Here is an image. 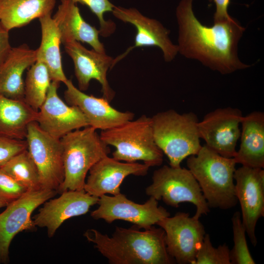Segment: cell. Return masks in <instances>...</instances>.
<instances>
[{
	"instance_id": "cell-1",
	"label": "cell",
	"mask_w": 264,
	"mask_h": 264,
	"mask_svg": "<svg viewBox=\"0 0 264 264\" xmlns=\"http://www.w3.org/2000/svg\"><path fill=\"white\" fill-rule=\"evenodd\" d=\"M193 0H181L176 9L178 52L222 74L251 67L238 56V44L245 28L232 17L214 22L210 26L202 24L194 13Z\"/></svg>"
},
{
	"instance_id": "cell-2",
	"label": "cell",
	"mask_w": 264,
	"mask_h": 264,
	"mask_svg": "<svg viewBox=\"0 0 264 264\" xmlns=\"http://www.w3.org/2000/svg\"><path fill=\"white\" fill-rule=\"evenodd\" d=\"M111 264H171L175 262L169 254L165 234L154 226L139 231L116 226L111 237L94 229L84 234Z\"/></svg>"
},
{
	"instance_id": "cell-3",
	"label": "cell",
	"mask_w": 264,
	"mask_h": 264,
	"mask_svg": "<svg viewBox=\"0 0 264 264\" xmlns=\"http://www.w3.org/2000/svg\"><path fill=\"white\" fill-rule=\"evenodd\" d=\"M236 164L233 158L222 156L205 145L197 154L188 157V169L198 181L209 208L226 210L238 203L234 182Z\"/></svg>"
},
{
	"instance_id": "cell-4",
	"label": "cell",
	"mask_w": 264,
	"mask_h": 264,
	"mask_svg": "<svg viewBox=\"0 0 264 264\" xmlns=\"http://www.w3.org/2000/svg\"><path fill=\"white\" fill-rule=\"evenodd\" d=\"M151 119L155 142L167 156L170 166L181 167L185 158L197 154L201 149L199 121L194 112L180 114L169 110L157 113Z\"/></svg>"
},
{
	"instance_id": "cell-5",
	"label": "cell",
	"mask_w": 264,
	"mask_h": 264,
	"mask_svg": "<svg viewBox=\"0 0 264 264\" xmlns=\"http://www.w3.org/2000/svg\"><path fill=\"white\" fill-rule=\"evenodd\" d=\"M60 139L63 147L65 176L57 193L83 190L90 169L108 155L110 148L96 130L90 126L72 131Z\"/></svg>"
},
{
	"instance_id": "cell-6",
	"label": "cell",
	"mask_w": 264,
	"mask_h": 264,
	"mask_svg": "<svg viewBox=\"0 0 264 264\" xmlns=\"http://www.w3.org/2000/svg\"><path fill=\"white\" fill-rule=\"evenodd\" d=\"M100 136L106 144L115 147L112 157L117 160H140L150 167L163 162L164 154L155 142L151 117L145 115L102 131Z\"/></svg>"
},
{
	"instance_id": "cell-7",
	"label": "cell",
	"mask_w": 264,
	"mask_h": 264,
	"mask_svg": "<svg viewBox=\"0 0 264 264\" xmlns=\"http://www.w3.org/2000/svg\"><path fill=\"white\" fill-rule=\"evenodd\" d=\"M152 180L146 188L148 196L175 208L182 202L191 203L196 207L193 217L197 219L210 212L199 185L189 169L164 165L154 171Z\"/></svg>"
},
{
	"instance_id": "cell-8",
	"label": "cell",
	"mask_w": 264,
	"mask_h": 264,
	"mask_svg": "<svg viewBox=\"0 0 264 264\" xmlns=\"http://www.w3.org/2000/svg\"><path fill=\"white\" fill-rule=\"evenodd\" d=\"M27 150L38 170L42 189L57 190L64 179L63 147L54 138L33 122L27 127Z\"/></svg>"
},
{
	"instance_id": "cell-9",
	"label": "cell",
	"mask_w": 264,
	"mask_h": 264,
	"mask_svg": "<svg viewBox=\"0 0 264 264\" xmlns=\"http://www.w3.org/2000/svg\"><path fill=\"white\" fill-rule=\"evenodd\" d=\"M57 194L47 189L28 191L6 206L0 214V263L9 262L10 245L17 234L36 229L31 218L33 211Z\"/></svg>"
},
{
	"instance_id": "cell-10",
	"label": "cell",
	"mask_w": 264,
	"mask_h": 264,
	"mask_svg": "<svg viewBox=\"0 0 264 264\" xmlns=\"http://www.w3.org/2000/svg\"><path fill=\"white\" fill-rule=\"evenodd\" d=\"M97 204L98 207L90 213L93 219H102L108 223L123 220L144 229L170 215L165 208L158 206V200L152 197L144 203L139 204L121 193L112 196L104 195L99 198Z\"/></svg>"
},
{
	"instance_id": "cell-11",
	"label": "cell",
	"mask_w": 264,
	"mask_h": 264,
	"mask_svg": "<svg viewBox=\"0 0 264 264\" xmlns=\"http://www.w3.org/2000/svg\"><path fill=\"white\" fill-rule=\"evenodd\" d=\"M165 234L170 256L178 264H195L197 252L206 234L199 219L189 214L178 212L166 217L156 224Z\"/></svg>"
},
{
	"instance_id": "cell-12",
	"label": "cell",
	"mask_w": 264,
	"mask_h": 264,
	"mask_svg": "<svg viewBox=\"0 0 264 264\" xmlns=\"http://www.w3.org/2000/svg\"><path fill=\"white\" fill-rule=\"evenodd\" d=\"M242 117L237 108L227 107L212 111L198 123L199 137L209 149L222 156L233 158L240 138Z\"/></svg>"
},
{
	"instance_id": "cell-13",
	"label": "cell",
	"mask_w": 264,
	"mask_h": 264,
	"mask_svg": "<svg viewBox=\"0 0 264 264\" xmlns=\"http://www.w3.org/2000/svg\"><path fill=\"white\" fill-rule=\"evenodd\" d=\"M112 14L124 22L132 24L136 29L133 45L113 59V66L137 47L156 46L163 53L164 61H172L178 53L177 45L171 40L170 31L158 21L143 15L135 8L114 6Z\"/></svg>"
},
{
	"instance_id": "cell-14",
	"label": "cell",
	"mask_w": 264,
	"mask_h": 264,
	"mask_svg": "<svg viewBox=\"0 0 264 264\" xmlns=\"http://www.w3.org/2000/svg\"><path fill=\"white\" fill-rule=\"evenodd\" d=\"M234 179L242 220L252 244L255 246L256 224L264 216V170L242 165L236 169Z\"/></svg>"
},
{
	"instance_id": "cell-15",
	"label": "cell",
	"mask_w": 264,
	"mask_h": 264,
	"mask_svg": "<svg viewBox=\"0 0 264 264\" xmlns=\"http://www.w3.org/2000/svg\"><path fill=\"white\" fill-rule=\"evenodd\" d=\"M59 84L51 81L36 122L46 133L60 139L72 131L89 126V124L78 107L68 105L60 98L57 92Z\"/></svg>"
},
{
	"instance_id": "cell-16",
	"label": "cell",
	"mask_w": 264,
	"mask_h": 264,
	"mask_svg": "<svg viewBox=\"0 0 264 264\" xmlns=\"http://www.w3.org/2000/svg\"><path fill=\"white\" fill-rule=\"evenodd\" d=\"M66 53L71 58L79 89L87 90L91 80H97L101 85L103 97L110 102L115 96L107 79V73L113 66V59L106 53L93 49L89 50L77 41L64 44Z\"/></svg>"
},
{
	"instance_id": "cell-17",
	"label": "cell",
	"mask_w": 264,
	"mask_h": 264,
	"mask_svg": "<svg viewBox=\"0 0 264 264\" xmlns=\"http://www.w3.org/2000/svg\"><path fill=\"white\" fill-rule=\"evenodd\" d=\"M60 194L57 198L46 201L33 217L36 226L46 228L49 238L54 235L66 220L87 213L99 199L84 190H67Z\"/></svg>"
},
{
	"instance_id": "cell-18",
	"label": "cell",
	"mask_w": 264,
	"mask_h": 264,
	"mask_svg": "<svg viewBox=\"0 0 264 264\" xmlns=\"http://www.w3.org/2000/svg\"><path fill=\"white\" fill-rule=\"evenodd\" d=\"M149 168L144 163L122 162L107 155L90 169L84 190L98 198L107 194L118 195L120 193V186L127 176H144Z\"/></svg>"
},
{
	"instance_id": "cell-19",
	"label": "cell",
	"mask_w": 264,
	"mask_h": 264,
	"mask_svg": "<svg viewBox=\"0 0 264 264\" xmlns=\"http://www.w3.org/2000/svg\"><path fill=\"white\" fill-rule=\"evenodd\" d=\"M64 97L69 105L78 107L88 121L89 126L105 131L132 120L134 113L120 111L113 108L106 98L88 95L77 88L71 80L65 84Z\"/></svg>"
},
{
	"instance_id": "cell-20",
	"label": "cell",
	"mask_w": 264,
	"mask_h": 264,
	"mask_svg": "<svg viewBox=\"0 0 264 264\" xmlns=\"http://www.w3.org/2000/svg\"><path fill=\"white\" fill-rule=\"evenodd\" d=\"M60 2L52 18L59 31L61 43H85L95 50L106 53L104 45L99 38V30L86 22L77 4L71 0H60Z\"/></svg>"
},
{
	"instance_id": "cell-21",
	"label": "cell",
	"mask_w": 264,
	"mask_h": 264,
	"mask_svg": "<svg viewBox=\"0 0 264 264\" xmlns=\"http://www.w3.org/2000/svg\"><path fill=\"white\" fill-rule=\"evenodd\" d=\"M36 62V50L26 44L12 47L6 59L0 64V95L24 100L23 74Z\"/></svg>"
},
{
	"instance_id": "cell-22",
	"label": "cell",
	"mask_w": 264,
	"mask_h": 264,
	"mask_svg": "<svg viewBox=\"0 0 264 264\" xmlns=\"http://www.w3.org/2000/svg\"><path fill=\"white\" fill-rule=\"evenodd\" d=\"M240 148L234 156L236 163L264 168V113L255 111L242 117Z\"/></svg>"
},
{
	"instance_id": "cell-23",
	"label": "cell",
	"mask_w": 264,
	"mask_h": 264,
	"mask_svg": "<svg viewBox=\"0 0 264 264\" xmlns=\"http://www.w3.org/2000/svg\"><path fill=\"white\" fill-rule=\"evenodd\" d=\"M39 20L42 38L40 46L36 49V61L45 66L52 81L65 84L68 79L63 69L58 29L51 14L41 17Z\"/></svg>"
},
{
	"instance_id": "cell-24",
	"label": "cell",
	"mask_w": 264,
	"mask_h": 264,
	"mask_svg": "<svg viewBox=\"0 0 264 264\" xmlns=\"http://www.w3.org/2000/svg\"><path fill=\"white\" fill-rule=\"evenodd\" d=\"M38 111L24 100L0 95V135L25 140L29 124L36 121Z\"/></svg>"
},
{
	"instance_id": "cell-25",
	"label": "cell",
	"mask_w": 264,
	"mask_h": 264,
	"mask_svg": "<svg viewBox=\"0 0 264 264\" xmlns=\"http://www.w3.org/2000/svg\"><path fill=\"white\" fill-rule=\"evenodd\" d=\"M56 0H0V22L8 31L51 14Z\"/></svg>"
},
{
	"instance_id": "cell-26",
	"label": "cell",
	"mask_w": 264,
	"mask_h": 264,
	"mask_svg": "<svg viewBox=\"0 0 264 264\" xmlns=\"http://www.w3.org/2000/svg\"><path fill=\"white\" fill-rule=\"evenodd\" d=\"M0 170L28 191L42 189L38 170L27 149L13 156Z\"/></svg>"
},
{
	"instance_id": "cell-27",
	"label": "cell",
	"mask_w": 264,
	"mask_h": 264,
	"mask_svg": "<svg viewBox=\"0 0 264 264\" xmlns=\"http://www.w3.org/2000/svg\"><path fill=\"white\" fill-rule=\"evenodd\" d=\"M51 81L45 66L36 61L29 68L24 81V101L38 111L46 98Z\"/></svg>"
},
{
	"instance_id": "cell-28",
	"label": "cell",
	"mask_w": 264,
	"mask_h": 264,
	"mask_svg": "<svg viewBox=\"0 0 264 264\" xmlns=\"http://www.w3.org/2000/svg\"><path fill=\"white\" fill-rule=\"evenodd\" d=\"M234 245L230 250L231 264H255L249 251L246 239V230L239 211L235 212L231 218Z\"/></svg>"
},
{
	"instance_id": "cell-29",
	"label": "cell",
	"mask_w": 264,
	"mask_h": 264,
	"mask_svg": "<svg viewBox=\"0 0 264 264\" xmlns=\"http://www.w3.org/2000/svg\"><path fill=\"white\" fill-rule=\"evenodd\" d=\"M229 253L226 243L215 247L209 235L205 234L197 252L195 264H231Z\"/></svg>"
},
{
	"instance_id": "cell-30",
	"label": "cell",
	"mask_w": 264,
	"mask_h": 264,
	"mask_svg": "<svg viewBox=\"0 0 264 264\" xmlns=\"http://www.w3.org/2000/svg\"><path fill=\"white\" fill-rule=\"evenodd\" d=\"M73 2L81 3L87 6L98 18L100 28V35L108 37L111 35L116 29L115 24L111 21L104 19V14L111 12L114 7L109 0H71Z\"/></svg>"
},
{
	"instance_id": "cell-31",
	"label": "cell",
	"mask_w": 264,
	"mask_h": 264,
	"mask_svg": "<svg viewBox=\"0 0 264 264\" xmlns=\"http://www.w3.org/2000/svg\"><path fill=\"white\" fill-rule=\"evenodd\" d=\"M28 190L0 170V199L7 204Z\"/></svg>"
},
{
	"instance_id": "cell-32",
	"label": "cell",
	"mask_w": 264,
	"mask_h": 264,
	"mask_svg": "<svg viewBox=\"0 0 264 264\" xmlns=\"http://www.w3.org/2000/svg\"><path fill=\"white\" fill-rule=\"evenodd\" d=\"M27 149L25 139L18 140L0 135V166L16 154Z\"/></svg>"
},
{
	"instance_id": "cell-33",
	"label": "cell",
	"mask_w": 264,
	"mask_h": 264,
	"mask_svg": "<svg viewBox=\"0 0 264 264\" xmlns=\"http://www.w3.org/2000/svg\"><path fill=\"white\" fill-rule=\"evenodd\" d=\"M9 32L0 22V64L6 59L12 48Z\"/></svg>"
},
{
	"instance_id": "cell-34",
	"label": "cell",
	"mask_w": 264,
	"mask_h": 264,
	"mask_svg": "<svg viewBox=\"0 0 264 264\" xmlns=\"http://www.w3.org/2000/svg\"><path fill=\"white\" fill-rule=\"evenodd\" d=\"M213 1L216 5V11L214 15V22L221 21L230 19L228 8L231 0H209Z\"/></svg>"
},
{
	"instance_id": "cell-35",
	"label": "cell",
	"mask_w": 264,
	"mask_h": 264,
	"mask_svg": "<svg viewBox=\"0 0 264 264\" xmlns=\"http://www.w3.org/2000/svg\"><path fill=\"white\" fill-rule=\"evenodd\" d=\"M8 204L3 200L0 199V208L4 206H6Z\"/></svg>"
}]
</instances>
